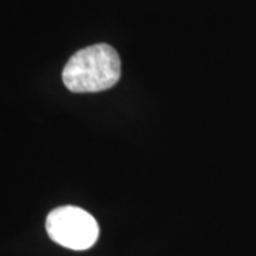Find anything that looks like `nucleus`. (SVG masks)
<instances>
[{"mask_svg":"<svg viewBox=\"0 0 256 256\" xmlns=\"http://www.w3.org/2000/svg\"><path fill=\"white\" fill-rule=\"evenodd\" d=\"M121 76V60L110 44L78 50L64 66V86L73 92H98L114 87Z\"/></svg>","mask_w":256,"mask_h":256,"instance_id":"nucleus-1","label":"nucleus"},{"mask_svg":"<svg viewBox=\"0 0 256 256\" xmlns=\"http://www.w3.org/2000/svg\"><path fill=\"white\" fill-rule=\"evenodd\" d=\"M47 234L52 240L73 250H86L94 246L100 235L97 220L78 206H60L46 220Z\"/></svg>","mask_w":256,"mask_h":256,"instance_id":"nucleus-2","label":"nucleus"}]
</instances>
